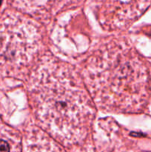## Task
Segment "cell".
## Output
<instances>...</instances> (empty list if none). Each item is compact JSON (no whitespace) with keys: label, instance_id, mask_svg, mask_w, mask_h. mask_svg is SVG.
I'll return each instance as SVG.
<instances>
[{"label":"cell","instance_id":"3","mask_svg":"<svg viewBox=\"0 0 151 152\" xmlns=\"http://www.w3.org/2000/svg\"><path fill=\"white\" fill-rule=\"evenodd\" d=\"M18 136H16V135H15V136L13 137L10 140H9L4 139V138H0V152H11L12 151V147H13L12 143H13V142L18 141L19 140V139L16 140H15L14 142H13L12 143L10 142H11L13 140H14L15 138H16Z\"/></svg>","mask_w":151,"mask_h":152},{"label":"cell","instance_id":"2","mask_svg":"<svg viewBox=\"0 0 151 152\" xmlns=\"http://www.w3.org/2000/svg\"><path fill=\"white\" fill-rule=\"evenodd\" d=\"M81 76L94 105L105 113L136 114L149 105L150 73L127 41L113 39L96 48Z\"/></svg>","mask_w":151,"mask_h":152},{"label":"cell","instance_id":"4","mask_svg":"<svg viewBox=\"0 0 151 152\" xmlns=\"http://www.w3.org/2000/svg\"><path fill=\"white\" fill-rule=\"evenodd\" d=\"M150 78H151V73H150ZM148 106H149L150 108V112H151V93H150V102H149V105H148Z\"/></svg>","mask_w":151,"mask_h":152},{"label":"cell","instance_id":"1","mask_svg":"<svg viewBox=\"0 0 151 152\" xmlns=\"http://www.w3.org/2000/svg\"><path fill=\"white\" fill-rule=\"evenodd\" d=\"M28 91L39 128L53 138L73 144L91 132L96 105L72 65L41 56L28 75Z\"/></svg>","mask_w":151,"mask_h":152},{"label":"cell","instance_id":"5","mask_svg":"<svg viewBox=\"0 0 151 152\" xmlns=\"http://www.w3.org/2000/svg\"><path fill=\"white\" fill-rule=\"evenodd\" d=\"M1 2H2V0H0V6H1Z\"/></svg>","mask_w":151,"mask_h":152}]
</instances>
